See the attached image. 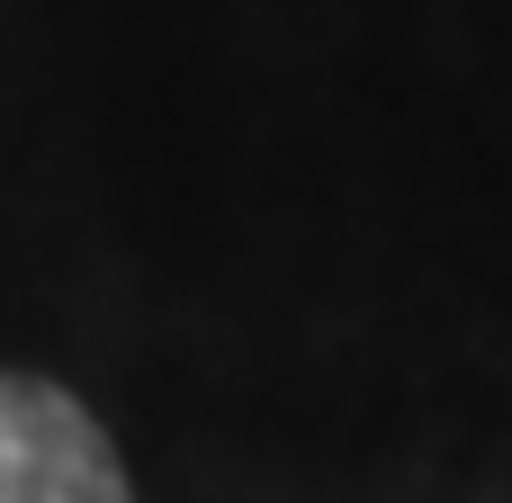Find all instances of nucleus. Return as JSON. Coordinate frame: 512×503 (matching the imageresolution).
Returning a JSON list of instances; mask_svg holds the SVG:
<instances>
[{"label":"nucleus","mask_w":512,"mask_h":503,"mask_svg":"<svg viewBox=\"0 0 512 503\" xmlns=\"http://www.w3.org/2000/svg\"><path fill=\"white\" fill-rule=\"evenodd\" d=\"M0 503H135L117 441L54 378H0Z\"/></svg>","instance_id":"nucleus-1"}]
</instances>
